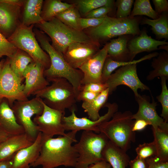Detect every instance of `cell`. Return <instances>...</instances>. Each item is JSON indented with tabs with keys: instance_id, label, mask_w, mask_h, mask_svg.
I'll list each match as a JSON object with an SVG mask.
<instances>
[{
	"instance_id": "obj_45",
	"label": "cell",
	"mask_w": 168,
	"mask_h": 168,
	"mask_svg": "<svg viewBox=\"0 0 168 168\" xmlns=\"http://www.w3.org/2000/svg\"><path fill=\"white\" fill-rule=\"evenodd\" d=\"M155 11L159 15L167 12L168 10V2L166 0H153Z\"/></svg>"
},
{
	"instance_id": "obj_5",
	"label": "cell",
	"mask_w": 168,
	"mask_h": 168,
	"mask_svg": "<svg viewBox=\"0 0 168 168\" xmlns=\"http://www.w3.org/2000/svg\"><path fill=\"white\" fill-rule=\"evenodd\" d=\"M36 26L49 36L52 42V46L62 54L72 43L95 41L83 31L72 28L56 17L47 21H43Z\"/></svg>"
},
{
	"instance_id": "obj_39",
	"label": "cell",
	"mask_w": 168,
	"mask_h": 168,
	"mask_svg": "<svg viewBox=\"0 0 168 168\" xmlns=\"http://www.w3.org/2000/svg\"><path fill=\"white\" fill-rule=\"evenodd\" d=\"M17 49L16 47L0 33V60L3 56L11 58Z\"/></svg>"
},
{
	"instance_id": "obj_8",
	"label": "cell",
	"mask_w": 168,
	"mask_h": 168,
	"mask_svg": "<svg viewBox=\"0 0 168 168\" xmlns=\"http://www.w3.org/2000/svg\"><path fill=\"white\" fill-rule=\"evenodd\" d=\"M33 26H27L21 23L7 39L18 49L28 54L34 61L41 64L47 69L50 64L49 57L39 44L34 32Z\"/></svg>"
},
{
	"instance_id": "obj_17",
	"label": "cell",
	"mask_w": 168,
	"mask_h": 168,
	"mask_svg": "<svg viewBox=\"0 0 168 168\" xmlns=\"http://www.w3.org/2000/svg\"><path fill=\"white\" fill-rule=\"evenodd\" d=\"M135 99L138 105L137 112L133 114L132 118L133 120L141 119L149 122L152 128H168V124L158 114L156 110L157 105L156 102L152 98V101L150 102L147 96L140 94Z\"/></svg>"
},
{
	"instance_id": "obj_33",
	"label": "cell",
	"mask_w": 168,
	"mask_h": 168,
	"mask_svg": "<svg viewBox=\"0 0 168 168\" xmlns=\"http://www.w3.org/2000/svg\"><path fill=\"white\" fill-rule=\"evenodd\" d=\"M77 7L80 14L85 16L91 11L105 6H113L111 0H74L70 1Z\"/></svg>"
},
{
	"instance_id": "obj_27",
	"label": "cell",
	"mask_w": 168,
	"mask_h": 168,
	"mask_svg": "<svg viewBox=\"0 0 168 168\" xmlns=\"http://www.w3.org/2000/svg\"><path fill=\"white\" fill-rule=\"evenodd\" d=\"M109 95L107 88L99 93L93 100L89 102H83L82 107L87 113L89 119L96 121L100 117L99 111L106 103Z\"/></svg>"
},
{
	"instance_id": "obj_9",
	"label": "cell",
	"mask_w": 168,
	"mask_h": 168,
	"mask_svg": "<svg viewBox=\"0 0 168 168\" xmlns=\"http://www.w3.org/2000/svg\"><path fill=\"white\" fill-rule=\"evenodd\" d=\"M11 108L17 122L23 127L25 133L34 142L39 132L32 119L34 115H40L43 113V100L35 97L30 100L16 101Z\"/></svg>"
},
{
	"instance_id": "obj_38",
	"label": "cell",
	"mask_w": 168,
	"mask_h": 168,
	"mask_svg": "<svg viewBox=\"0 0 168 168\" xmlns=\"http://www.w3.org/2000/svg\"><path fill=\"white\" fill-rule=\"evenodd\" d=\"M133 0H118L116 5L117 7L115 17L124 18L128 17L131 12Z\"/></svg>"
},
{
	"instance_id": "obj_29",
	"label": "cell",
	"mask_w": 168,
	"mask_h": 168,
	"mask_svg": "<svg viewBox=\"0 0 168 168\" xmlns=\"http://www.w3.org/2000/svg\"><path fill=\"white\" fill-rule=\"evenodd\" d=\"M43 2L41 16L43 21H47L66 10L73 7L72 4L60 0H47Z\"/></svg>"
},
{
	"instance_id": "obj_21",
	"label": "cell",
	"mask_w": 168,
	"mask_h": 168,
	"mask_svg": "<svg viewBox=\"0 0 168 168\" xmlns=\"http://www.w3.org/2000/svg\"><path fill=\"white\" fill-rule=\"evenodd\" d=\"M33 142L25 133L10 135L0 143V161L12 158L16 152Z\"/></svg>"
},
{
	"instance_id": "obj_31",
	"label": "cell",
	"mask_w": 168,
	"mask_h": 168,
	"mask_svg": "<svg viewBox=\"0 0 168 168\" xmlns=\"http://www.w3.org/2000/svg\"><path fill=\"white\" fill-rule=\"evenodd\" d=\"M8 58L12 71L18 77L24 79V72L28 65L34 61L33 59L26 53L19 49Z\"/></svg>"
},
{
	"instance_id": "obj_23",
	"label": "cell",
	"mask_w": 168,
	"mask_h": 168,
	"mask_svg": "<svg viewBox=\"0 0 168 168\" xmlns=\"http://www.w3.org/2000/svg\"><path fill=\"white\" fill-rule=\"evenodd\" d=\"M102 155L103 160L110 163L113 168H126L130 160L126 152L109 140L103 149Z\"/></svg>"
},
{
	"instance_id": "obj_35",
	"label": "cell",
	"mask_w": 168,
	"mask_h": 168,
	"mask_svg": "<svg viewBox=\"0 0 168 168\" xmlns=\"http://www.w3.org/2000/svg\"><path fill=\"white\" fill-rule=\"evenodd\" d=\"M137 15H145L153 19H157L158 14L152 8L149 0H136L134 4V7L131 12L130 17Z\"/></svg>"
},
{
	"instance_id": "obj_7",
	"label": "cell",
	"mask_w": 168,
	"mask_h": 168,
	"mask_svg": "<svg viewBox=\"0 0 168 168\" xmlns=\"http://www.w3.org/2000/svg\"><path fill=\"white\" fill-rule=\"evenodd\" d=\"M108 141L102 133L83 131L79 142L73 145L78 154L75 168H87L92 164L103 160L102 152Z\"/></svg>"
},
{
	"instance_id": "obj_11",
	"label": "cell",
	"mask_w": 168,
	"mask_h": 168,
	"mask_svg": "<svg viewBox=\"0 0 168 168\" xmlns=\"http://www.w3.org/2000/svg\"><path fill=\"white\" fill-rule=\"evenodd\" d=\"M104 107L107 108V112L96 121H93L87 117L79 118L75 113L76 110H72L70 115L64 116L62 118V122L65 131H75L78 132L83 130L99 133V126L111 119L114 113L118 110V105L115 103H106Z\"/></svg>"
},
{
	"instance_id": "obj_20",
	"label": "cell",
	"mask_w": 168,
	"mask_h": 168,
	"mask_svg": "<svg viewBox=\"0 0 168 168\" xmlns=\"http://www.w3.org/2000/svg\"><path fill=\"white\" fill-rule=\"evenodd\" d=\"M167 44L168 42L165 40L160 41L152 38L144 30L138 36L128 42L127 47L129 51V61H133L139 53L155 50L158 49V46Z\"/></svg>"
},
{
	"instance_id": "obj_50",
	"label": "cell",
	"mask_w": 168,
	"mask_h": 168,
	"mask_svg": "<svg viewBox=\"0 0 168 168\" xmlns=\"http://www.w3.org/2000/svg\"><path fill=\"white\" fill-rule=\"evenodd\" d=\"M24 0H0V2L7 4L17 5L22 7L23 5Z\"/></svg>"
},
{
	"instance_id": "obj_25",
	"label": "cell",
	"mask_w": 168,
	"mask_h": 168,
	"mask_svg": "<svg viewBox=\"0 0 168 168\" xmlns=\"http://www.w3.org/2000/svg\"><path fill=\"white\" fill-rule=\"evenodd\" d=\"M129 35H130L120 36L111 40L108 43V56L116 61H129L127 47L130 39Z\"/></svg>"
},
{
	"instance_id": "obj_40",
	"label": "cell",
	"mask_w": 168,
	"mask_h": 168,
	"mask_svg": "<svg viewBox=\"0 0 168 168\" xmlns=\"http://www.w3.org/2000/svg\"><path fill=\"white\" fill-rule=\"evenodd\" d=\"M105 17L101 18L81 17L79 20V25L81 30H83L96 27L103 21Z\"/></svg>"
},
{
	"instance_id": "obj_47",
	"label": "cell",
	"mask_w": 168,
	"mask_h": 168,
	"mask_svg": "<svg viewBox=\"0 0 168 168\" xmlns=\"http://www.w3.org/2000/svg\"><path fill=\"white\" fill-rule=\"evenodd\" d=\"M148 125H150V124L144 120L141 119H135L133 125L132 130L135 132L142 131Z\"/></svg>"
},
{
	"instance_id": "obj_18",
	"label": "cell",
	"mask_w": 168,
	"mask_h": 168,
	"mask_svg": "<svg viewBox=\"0 0 168 168\" xmlns=\"http://www.w3.org/2000/svg\"><path fill=\"white\" fill-rule=\"evenodd\" d=\"M21 6L0 2V33L9 38L21 24Z\"/></svg>"
},
{
	"instance_id": "obj_19",
	"label": "cell",
	"mask_w": 168,
	"mask_h": 168,
	"mask_svg": "<svg viewBox=\"0 0 168 168\" xmlns=\"http://www.w3.org/2000/svg\"><path fill=\"white\" fill-rule=\"evenodd\" d=\"M42 141V134L39 132L32 144L20 149L14 155L11 168H30V165L39 155Z\"/></svg>"
},
{
	"instance_id": "obj_43",
	"label": "cell",
	"mask_w": 168,
	"mask_h": 168,
	"mask_svg": "<svg viewBox=\"0 0 168 168\" xmlns=\"http://www.w3.org/2000/svg\"><path fill=\"white\" fill-rule=\"evenodd\" d=\"M148 168H168V161L161 160L156 156L146 159Z\"/></svg>"
},
{
	"instance_id": "obj_6",
	"label": "cell",
	"mask_w": 168,
	"mask_h": 168,
	"mask_svg": "<svg viewBox=\"0 0 168 168\" xmlns=\"http://www.w3.org/2000/svg\"><path fill=\"white\" fill-rule=\"evenodd\" d=\"M52 84L35 93V97L41 99L49 107L65 112L76 110L77 94L72 86L67 80L60 78L52 81Z\"/></svg>"
},
{
	"instance_id": "obj_16",
	"label": "cell",
	"mask_w": 168,
	"mask_h": 168,
	"mask_svg": "<svg viewBox=\"0 0 168 168\" xmlns=\"http://www.w3.org/2000/svg\"><path fill=\"white\" fill-rule=\"evenodd\" d=\"M108 46L107 43L79 68L83 75L82 85L91 82L102 83V70L108 55Z\"/></svg>"
},
{
	"instance_id": "obj_46",
	"label": "cell",
	"mask_w": 168,
	"mask_h": 168,
	"mask_svg": "<svg viewBox=\"0 0 168 168\" xmlns=\"http://www.w3.org/2000/svg\"><path fill=\"white\" fill-rule=\"evenodd\" d=\"M128 165L130 168H148V164L146 159L137 156L133 160H130Z\"/></svg>"
},
{
	"instance_id": "obj_53",
	"label": "cell",
	"mask_w": 168,
	"mask_h": 168,
	"mask_svg": "<svg viewBox=\"0 0 168 168\" xmlns=\"http://www.w3.org/2000/svg\"><path fill=\"white\" fill-rule=\"evenodd\" d=\"M168 44L160 46L159 47V49H164L168 52Z\"/></svg>"
},
{
	"instance_id": "obj_12",
	"label": "cell",
	"mask_w": 168,
	"mask_h": 168,
	"mask_svg": "<svg viewBox=\"0 0 168 168\" xmlns=\"http://www.w3.org/2000/svg\"><path fill=\"white\" fill-rule=\"evenodd\" d=\"M105 83L109 89L110 94L120 85H125L131 89L135 97L139 95L138 91L139 89L142 91L150 90L149 87L139 79L137 73L136 64L121 67L111 74Z\"/></svg>"
},
{
	"instance_id": "obj_30",
	"label": "cell",
	"mask_w": 168,
	"mask_h": 168,
	"mask_svg": "<svg viewBox=\"0 0 168 168\" xmlns=\"http://www.w3.org/2000/svg\"><path fill=\"white\" fill-rule=\"evenodd\" d=\"M142 24H147L152 27L153 33L158 39H168V16L167 12L160 15L156 19H151L144 17Z\"/></svg>"
},
{
	"instance_id": "obj_32",
	"label": "cell",
	"mask_w": 168,
	"mask_h": 168,
	"mask_svg": "<svg viewBox=\"0 0 168 168\" xmlns=\"http://www.w3.org/2000/svg\"><path fill=\"white\" fill-rule=\"evenodd\" d=\"M154 58L152 62L153 69L147 77V80H152L156 77H165L168 78V54L163 51Z\"/></svg>"
},
{
	"instance_id": "obj_41",
	"label": "cell",
	"mask_w": 168,
	"mask_h": 168,
	"mask_svg": "<svg viewBox=\"0 0 168 168\" xmlns=\"http://www.w3.org/2000/svg\"><path fill=\"white\" fill-rule=\"evenodd\" d=\"M113 6H105L94 9L84 16L85 18H101L107 16Z\"/></svg>"
},
{
	"instance_id": "obj_2",
	"label": "cell",
	"mask_w": 168,
	"mask_h": 168,
	"mask_svg": "<svg viewBox=\"0 0 168 168\" xmlns=\"http://www.w3.org/2000/svg\"><path fill=\"white\" fill-rule=\"evenodd\" d=\"M36 38L42 49L48 55L50 62L49 67L44 72L45 77L50 81L58 79L67 80L72 86L77 95L82 85L83 75L79 69L72 67L63 54L56 50L50 43L45 33L37 29H33Z\"/></svg>"
},
{
	"instance_id": "obj_13",
	"label": "cell",
	"mask_w": 168,
	"mask_h": 168,
	"mask_svg": "<svg viewBox=\"0 0 168 168\" xmlns=\"http://www.w3.org/2000/svg\"><path fill=\"white\" fill-rule=\"evenodd\" d=\"M43 105L42 114L35 116L33 120L39 132L46 137L52 138L54 135H65L66 133L62 122L65 112L51 108L44 102Z\"/></svg>"
},
{
	"instance_id": "obj_26",
	"label": "cell",
	"mask_w": 168,
	"mask_h": 168,
	"mask_svg": "<svg viewBox=\"0 0 168 168\" xmlns=\"http://www.w3.org/2000/svg\"><path fill=\"white\" fill-rule=\"evenodd\" d=\"M159 54L154 52L146 55L139 59L131 61H118L113 60L108 56L103 65L101 75V82L105 83L112 74V72L119 67L128 65L136 64L144 60L150 59L157 56Z\"/></svg>"
},
{
	"instance_id": "obj_49",
	"label": "cell",
	"mask_w": 168,
	"mask_h": 168,
	"mask_svg": "<svg viewBox=\"0 0 168 168\" xmlns=\"http://www.w3.org/2000/svg\"><path fill=\"white\" fill-rule=\"evenodd\" d=\"M12 157L0 161V168H11L12 163Z\"/></svg>"
},
{
	"instance_id": "obj_51",
	"label": "cell",
	"mask_w": 168,
	"mask_h": 168,
	"mask_svg": "<svg viewBox=\"0 0 168 168\" xmlns=\"http://www.w3.org/2000/svg\"><path fill=\"white\" fill-rule=\"evenodd\" d=\"M10 135L0 129V143L6 139Z\"/></svg>"
},
{
	"instance_id": "obj_22",
	"label": "cell",
	"mask_w": 168,
	"mask_h": 168,
	"mask_svg": "<svg viewBox=\"0 0 168 168\" xmlns=\"http://www.w3.org/2000/svg\"><path fill=\"white\" fill-rule=\"evenodd\" d=\"M0 129L9 135L25 133L23 127L17 122L12 110L5 98H0Z\"/></svg>"
},
{
	"instance_id": "obj_34",
	"label": "cell",
	"mask_w": 168,
	"mask_h": 168,
	"mask_svg": "<svg viewBox=\"0 0 168 168\" xmlns=\"http://www.w3.org/2000/svg\"><path fill=\"white\" fill-rule=\"evenodd\" d=\"M55 17L68 26L77 30L82 31L80 28L79 23V19L81 17V14L74 5Z\"/></svg>"
},
{
	"instance_id": "obj_48",
	"label": "cell",
	"mask_w": 168,
	"mask_h": 168,
	"mask_svg": "<svg viewBox=\"0 0 168 168\" xmlns=\"http://www.w3.org/2000/svg\"><path fill=\"white\" fill-rule=\"evenodd\" d=\"M110 163L104 160H102L88 166L87 168H111Z\"/></svg>"
},
{
	"instance_id": "obj_36",
	"label": "cell",
	"mask_w": 168,
	"mask_h": 168,
	"mask_svg": "<svg viewBox=\"0 0 168 168\" xmlns=\"http://www.w3.org/2000/svg\"><path fill=\"white\" fill-rule=\"evenodd\" d=\"M161 86V91L160 95L156 97L158 102L161 105L162 111L161 117L165 122L168 121V89L166 81L168 78L165 77H160Z\"/></svg>"
},
{
	"instance_id": "obj_37",
	"label": "cell",
	"mask_w": 168,
	"mask_h": 168,
	"mask_svg": "<svg viewBox=\"0 0 168 168\" xmlns=\"http://www.w3.org/2000/svg\"><path fill=\"white\" fill-rule=\"evenodd\" d=\"M137 156L144 159L156 156L157 150L153 141L139 144L135 149Z\"/></svg>"
},
{
	"instance_id": "obj_42",
	"label": "cell",
	"mask_w": 168,
	"mask_h": 168,
	"mask_svg": "<svg viewBox=\"0 0 168 168\" xmlns=\"http://www.w3.org/2000/svg\"><path fill=\"white\" fill-rule=\"evenodd\" d=\"M107 88V86L105 83L91 82L82 85L80 91H88L99 94Z\"/></svg>"
},
{
	"instance_id": "obj_3",
	"label": "cell",
	"mask_w": 168,
	"mask_h": 168,
	"mask_svg": "<svg viewBox=\"0 0 168 168\" xmlns=\"http://www.w3.org/2000/svg\"><path fill=\"white\" fill-rule=\"evenodd\" d=\"M130 111H117L109 120L99 127L100 133L104 134L109 140L127 152L132 142L136 141V133L132 130L134 120Z\"/></svg>"
},
{
	"instance_id": "obj_1",
	"label": "cell",
	"mask_w": 168,
	"mask_h": 168,
	"mask_svg": "<svg viewBox=\"0 0 168 168\" xmlns=\"http://www.w3.org/2000/svg\"><path fill=\"white\" fill-rule=\"evenodd\" d=\"M77 132L70 131L56 138L42 135L39 155L30 166H41L42 168H55L63 166L75 168L78 154L72 144L77 141L76 138Z\"/></svg>"
},
{
	"instance_id": "obj_4",
	"label": "cell",
	"mask_w": 168,
	"mask_h": 168,
	"mask_svg": "<svg viewBox=\"0 0 168 168\" xmlns=\"http://www.w3.org/2000/svg\"><path fill=\"white\" fill-rule=\"evenodd\" d=\"M140 18L128 17L119 18L105 17L99 26L83 31L93 41L99 43L124 35H139L141 31L139 25Z\"/></svg>"
},
{
	"instance_id": "obj_24",
	"label": "cell",
	"mask_w": 168,
	"mask_h": 168,
	"mask_svg": "<svg viewBox=\"0 0 168 168\" xmlns=\"http://www.w3.org/2000/svg\"><path fill=\"white\" fill-rule=\"evenodd\" d=\"M43 2L42 0H24L21 23L28 26L43 21L41 14Z\"/></svg>"
},
{
	"instance_id": "obj_28",
	"label": "cell",
	"mask_w": 168,
	"mask_h": 168,
	"mask_svg": "<svg viewBox=\"0 0 168 168\" xmlns=\"http://www.w3.org/2000/svg\"><path fill=\"white\" fill-rule=\"evenodd\" d=\"M152 130L157 150L156 156L161 161H168V128H152Z\"/></svg>"
},
{
	"instance_id": "obj_14",
	"label": "cell",
	"mask_w": 168,
	"mask_h": 168,
	"mask_svg": "<svg viewBox=\"0 0 168 168\" xmlns=\"http://www.w3.org/2000/svg\"><path fill=\"white\" fill-rule=\"evenodd\" d=\"M100 44L96 42H76L70 44L63 55L72 68H79L100 50Z\"/></svg>"
},
{
	"instance_id": "obj_15",
	"label": "cell",
	"mask_w": 168,
	"mask_h": 168,
	"mask_svg": "<svg viewBox=\"0 0 168 168\" xmlns=\"http://www.w3.org/2000/svg\"><path fill=\"white\" fill-rule=\"evenodd\" d=\"M45 69L43 65L34 61L27 66L23 75L25 79L24 92L27 97L49 85L44 75Z\"/></svg>"
},
{
	"instance_id": "obj_44",
	"label": "cell",
	"mask_w": 168,
	"mask_h": 168,
	"mask_svg": "<svg viewBox=\"0 0 168 168\" xmlns=\"http://www.w3.org/2000/svg\"><path fill=\"white\" fill-rule=\"evenodd\" d=\"M99 94L88 91H80L77 96V100L89 102L94 100Z\"/></svg>"
},
{
	"instance_id": "obj_52",
	"label": "cell",
	"mask_w": 168,
	"mask_h": 168,
	"mask_svg": "<svg viewBox=\"0 0 168 168\" xmlns=\"http://www.w3.org/2000/svg\"><path fill=\"white\" fill-rule=\"evenodd\" d=\"M5 60L4 59H2L0 61V75L4 65Z\"/></svg>"
},
{
	"instance_id": "obj_10",
	"label": "cell",
	"mask_w": 168,
	"mask_h": 168,
	"mask_svg": "<svg viewBox=\"0 0 168 168\" xmlns=\"http://www.w3.org/2000/svg\"><path fill=\"white\" fill-rule=\"evenodd\" d=\"M23 79L12 71L7 58L0 75V98L6 99L11 107L16 101L28 99L24 92Z\"/></svg>"
}]
</instances>
